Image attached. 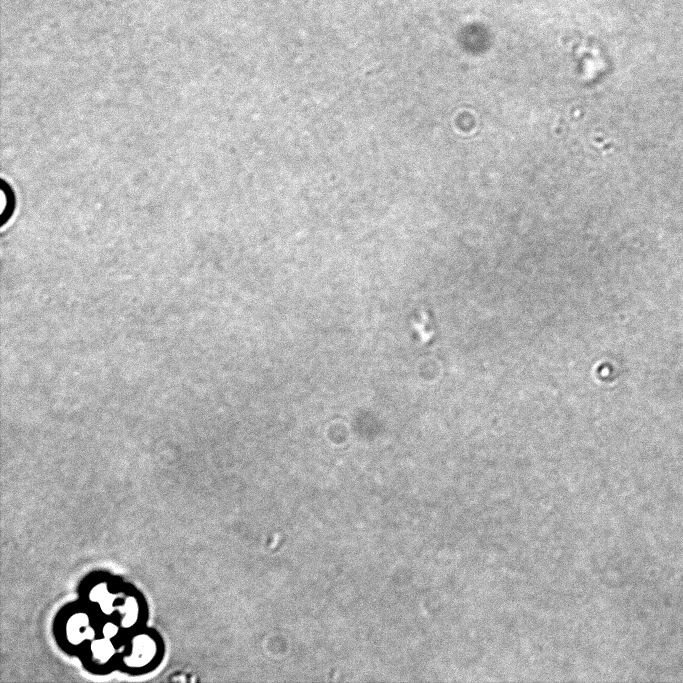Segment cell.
<instances>
[{"mask_svg": "<svg viewBox=\"0 0 683 683\" xmlns=\"http://www.w3.org/2000/svg\"><path fill=\"white\" fill-rule=\"evenodd\" d=\"M92 648L94 655L100 660L108 659L113 653V647L104 640L95 642Z\"/></svg>", "mask_w": 683, "mask_h": 683, "instance_id": "3", "label": "cell"}, {"mask_svg": "<svg viewBox=\"0 0 683 683\" xmlns=\"http://www.w3.org/2000/svg\"><path fill=\"white\" fill-rule=\"evenodd\" d=\"M116 631H117V629H116L114 626L110 625V624L106 625V626H105V629H104V633H105L107 636H113V635L116 633Z\"/></svg>", "mask_w": 683, "mask_h": 683, "instance_id": "4", "label": "cell"}, {"mask_svg": "<svg viewBox=\"0 0 683 683\" xmlns=\"http://www.w3.org/2000/svg\"><path fill=\"white\" fill-rule=\"evenodd\" d=\"M156 646L154 641L147 635H140L135 637L133 641V650L126 662L130 666H142L147 664L154 656Z\"/></svg>", "mask_w": 683, "mask_h": 683, "instance_id": "1", "label": "cell"}, {"mask_svg": "<svg viewBox=\"0 0 683 683\" xmlns=\"http://www.w3.org/2000/svg\"><path fill=\"white\" fill-rule=\"evenodd\" d=\"M88 630L87 618L82 615H77L69 623L68 634L74 642L81 641Z\"/></svg>", "mask_w": 683, "mask_h": 683, "instance_id": "2", "label": "cell"}]
</instances>
